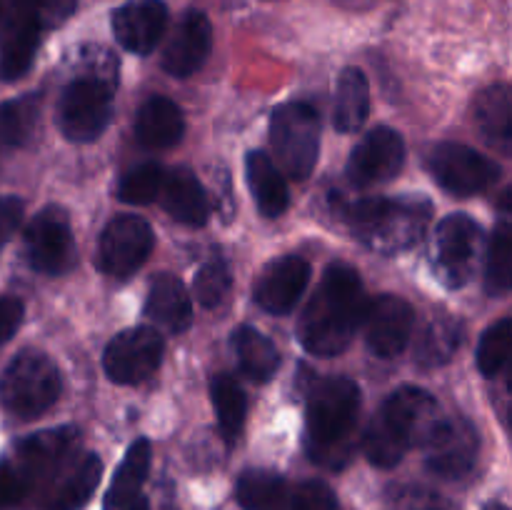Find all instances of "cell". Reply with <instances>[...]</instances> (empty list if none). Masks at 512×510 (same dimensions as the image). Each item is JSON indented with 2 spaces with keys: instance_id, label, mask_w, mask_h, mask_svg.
<instances>
[{
  "instance_id": "obj_44",
  "label": "cell",
  "mask_w": 512,
  "mask_h": 510,
  "mask_svg": "<svg viewBox=\"0 0 512 510\" xmlns=\"http://www.w3.org/2000/svg\"><path fill=\"white\" fill-rule=\"evenodd\" d=\"M483 510H508L503 503H488Z\"/></svg>"
},
{
  "instance_id": "obj_27",
  "label": "cell",
  "mask_w": 512,
  "mask_h": 510,
  "mask_svg": "<svg viewBox=\"0 0 512 510\" xmlns=\"http://www.w3.org/2000/svg\"><path fill=\"white\" fill-rule=\"evenodd\" d=\"M150 458H153V450H150V443L145 438L135 440L130 445L123 463L115 470L108 493H105L103 510H123L125 505L138 498L140 488H143L145 478H148Z\"/></svg>"
},
{
  "instance_id": "obj_37",
  "label": "cell",
  "mask_w": 512,
  "mask_h": 510,
  "mask_svg": "<svg viewBox=\"0 0 512 510\" xmlns=\"http://www.w3.org/2000/svg\"><path fill=\"white\" fill-rule=\"evenodd\" d=\"M163 173L165 170L158 163H143L128 170L118 183V198L130 205L153 203V200H158Z\"/></svg>"
},
{
  "instance_id": "obj_38",
  "label": "cell",
  "mask_w": 512,
  "mask_h": 510,
  "mask_svg": "<svg viewBox=\"0 0 512 510\" xmlns=\"http://www.w3.org/2000/svg\"><path fill=\"white\" fill-rule=\"evenodd\" d=\"M230 288H233V273L228 263L223 258H210L195 275L193 295L203 308H218L228 298Z\"/></svg>"
},
{
  "instance_id": "obj_24",
  "label": "cell",
  "mask_w": 512,
  "mask_h": 510,
  "mask_svg": "<svg viewBox=\"0 0 512 510\" xmlns=\"http://www.w3.org/2000/svg\"><path fill=\"white\" fill-rule=\"evenodd\" d=\"M0 28H3V45H0V80L13 83L23 78L33 65L35 53H38L40 33L33 23L0 15Z\"/></svg>"
},
{
  "instance_id": "obj_18",
  "label": "cell",
  "mask_w": 512,
  "mask_h": 510,
  "mask_svg": "<svg viewBox=\"0 0 512 510\" xmlns=\"http://www.w3.org/2000/svg\"><path fill=\"white\" fill-rule=\"evenodd\" d=\"M210 43H213V28L205 13L200 10H188L175 25L173 35H170L168 45L163 50V65L165 73L175 75V78H188L200 65L205 63L210 53Z\"/></svg>"
},
{
  "instance_id": "obj_30",
  "label": "cell",
  "mask_w": 512,
  "mask_h": 510,
  "mask_svg": "<svg viewBox=\"0 0 512 510\" xmlns=\"http://www.w3.org/2000/svg\"><path fill=\"white\" fill-rule=\"evenodd\" d=\"M235 498L245 510H288V483L273 470H245L235 485Z\"/></svg>"
},
{
  "instance_id": "obj_42",
  "label": "cell",
  "mask_w": 512,
  "mask_h": 510,
  "mask_svg": "<svg viewBox=\"0 0 512 510\" xmlns=\"http://www.w3.org/2000/svg\"><path fill=\"white\" fill-rule=\"evenodd\" d=\"M23 215H25L23 200L15 198V195H0V248L13 238V233L18 230Z\"/></svg>"
},
{
  "instance_id": "obj_8",
  "label": "cell",
  "mask_w": 512,
  "mask_h": 510,
  "mask_svg": "<svg viewBox=\"0 0 512 510\" xmlns=\"http://www.w3.org/2000/svg\"><path fill=\"white\" fill-rule=\"evenodd\" d=\"M270 143L285 173L305 180L318 163L320 120L308 103H283L270 115Z\"/></svg>"
},
{
  "instance_id": "obj_4",
  "label": "cell",
  "mask_w": 512,
  "mask_h": 510,
  "mask_svg": "<svg viewBox=\"0 0 512 510\" xmlns=\"http://www.w3.org/2000/svg\"><path fill=\"white\" fill-rule=\"evenodd\" d=\"M345 218L360 243L378 253L395 255L415 248L423 240L433 220V203L418 195L363 198L348 205Z\"/></svg>"
},
{
  "instance_id": "obj_45",
  "label": "cell",
  "mask_w": 512,
  "mask_h": 510,
  "mask_svg": "<svg viewBox=\"0 0 512 510\" xmlns=\"http://www.w3.org/2000/svg\"><path fill=\"white\" fill-rule=\"evenodd\" d=\"M3 3H5V0H0V10H3Z\"/></svg>"
},
{
  "instance_id": "obj_22",
  "label": "cell",
  "mask_w": 512,
  "mask_h": 510,
  "mask_svg": "<svg viewBox=\"0 0 512 510\" xmlns=\"http://www.w3.org/2000/svg\"><path fill=\"white\" fill-rule=\"evenodd\" d=\"M145 315H150L160 328L173 335L190 328V323H193V300H190L188 288H185L178 275L160 273L150 283Z\"/></svg>"
},
{
  "instance_id": "obj_14",
  "label": "cell",
  "mask_w": 512,
  "mask_h": 510,
  "mask_svg": "<svg viewBox=\"0 0 512 510\" xmlns=\"http://www.w3.org/2000/svg\"><path fill=\"white\" fill-rule=\"evenodd\" d=\"M425 465L445 480H458L473 470L480 438L465 418H443L423 443Z\"/></svg>"
},
{
  "instance_id": "obj_35",
  "label": "cell",
  "mask_w": 512,
  "mask_h": 510,
  "mask_svg": "<svg viewBox=\"0 0 512 510\" xmlns=\"http://www.w3.org/2000/svg\"><path fill=\"white\" fill-rule=\"evenodd\" d=\"M78 0H5L0 15L25 20L35 28H58L73 15Z\"/></svg>"
},
{
  "instance_id": "obj_5",
  "label": "cell",
  "mask_w": 512,
  "mask_h": 510,
  "mask_svg": "<svg viewBox=\"0 0 512 510\" xmlns=\"http://www.w3.org/2000/svg\"><path fill=\"white\" fill-rule=\"evenodd\" d=\"M60 373L40 350H23L0 375V405L18 420H35L60 398Z\"/></svg>"
},
{
  "instance_id": "obj_33",
  "label": "cell",
  "mask_w": 512,
  "mask_h": 510,
  "mask_svg": "<svg viewBox=\"0 0 512 510\" xmlns=\"http://www.w3.org/2000/svg\"><path fill=\"white\" fill-rule=\"evenodd\" d=\"M512 280V230L508 215H503L495 228L493 240L485 255V293L503 298L510 293Z\"/></svg>"
},
{
  "instance_id": "obj_21",
  "label": "cell",
  "mask_w": 512,
  "mask_h": 510,
  "mask_svg": "<svg viewBox=\"0 0 512 510\" xmlns=\"http://www.w3.org/2000/svg\"><path fill=\"white\" fill-rule=\"evenodd\" d=\"M185 133V118L178 103L165 95H153L140 105L135 115V138L150 150H165L180 143Z\"/></svg>"
},
{
  "instance_id": "obj_11",
  "label": "cell",
  "mask_w": 512,
  "mask_h": 510,
  "mask_svg": "<svg viewBox=\"0 0 512 510\" xmlns=\"http://www.w3.org/2000/svg\"><path fill=\"white\" fill-rule=\"evenodd\" d=\"M163 353V335L148 325H138L110 340L103 355V368L113 383L135 385L148 380L158 370Z\"/></svg>"
},
{
  "instance_id": "obj_10",
  "label": "cell",
  "mask_w": 512,
  "mask_h": 510,
  "mask_svg": "<svg viewBox=\"0 0 512 510\" xmlns=\"http://www.w3.org/2000/svg\"><path fill=\"white\" fill-rule=\"evenodd\" d=\"M428 170L438 185L458 198L478 195L498 180L500 168L463 143H440L430 150Z\"/></svg>"
},
{
  "instance_id": "obj_12",
  "label": "cell",
  "mask_w": 512,
  "mask_h": 510,
  "mask_svg": "<svg viewBox=\"0 0 512 510\" xmlns=\"http://www.w3.org/2000/svg\"><path fill=\"white\" fill-rule=\"evenodd\" d=\"M155 235L140 215H118L105 225L98 245V265L110 278H128L148 260Z\"/></svg>"
},
{
  "instance_id": "obj_29",
  "label": "cell",
  "mask_w": 512,
  "mask_h": 510,
  "mask_svg": "<svg viewBox=\"0 0 512 510\" xmlns=\"http://www.w3.org/2000/svg\"><path fill=\"white\" fill-rule=\"evenodd\" d=\"M233 350L238 355V365L253 383H268L280 368V353L268 335L260 333L253 325H240L233 333Z\"/></svg>"
},
{
  "instance_id": "obj_20",
  "label": "cell",
  "mask_w": 512,
  "mask_h": 510,
  "mask_svg": "<svg viewBox=\"0 0 512 510\" xmlns=\"http://www.w3.org/2000/svg\"><path fill=\"white\" fill-rule=\"evenodd\" d=\"M160 205L173 220L183 225H205L210 215V203L198 175L188 168H173L163 173L158 193Z\"/></svg>"
},
{
  "instance_id": "obj_1",
  "label": "cell",
  "mask_w": 512,
  "mask_h": 510,
  "mask_svg": "<svg viewBox=\"0 0 512 510\" xmlns=\"http://www.w3.org/2000/svg\"><path fill=\"white\" fill-rule=\"evenodd\" d=\"M365 308L368 298L358 270L345 263H333L300 315V343L318 358H335L360 330Z\"/></svg>"
},
{
  "instance_id": "obj_17",
  "label": "cell",
  "mask_w": 512,
  "mask_h": 510,
  "mask_svg": "<svg viewBox=\"0 0 512 510\" xmlns=\"http://www.w3.org/2000/svg\"><path fill=\"white\" fill-rule=\"evenodd\" d=\"M168 28L163 0H130L113 13L115 40L135 55H148Z\"/></svg>"
},
{
  "instance_id": "obj_23",
  "label": "cell",
  "mask_w": 512,
  "mask_h": 510,
  "mask_svg": "<svg viewBox=\"0 0 512 510\" xmlns=\"http://www.w3.org/2000/svg\"><path fill=\"white\" fill-rule=\"evenodd\" d=\"M245 178H248V188L253 193L255 205L265 218H280L288 210V183L263 150H250L245 155Z\"/></svg>"
},
{
  "instance_id": "obj_6",
  "label": "cell",
  "mask_w": 512,
  "mask_h": 510,
  "mask_svg": "<svg viewBox=\"0 0 512 510\" xmlns=\"http://www.w3.org/2000/svg\"><path fill=\"white\" fill-rule=\"evenodd\" d=\"M485 253V233L470 215L443 218L433 235V270L445 288H463L478 273Z\"/></svg>"
},
{
  "instance_id": "obj_25",
  "label": "cell",
  "mask_w": 512,
  "mask_h": 510,
  "mask_svg": "<svg viewBox=\"0 0 512 510\" xmlns=\"http://www.w3.org/2000/svg\"><path fill=\"white\" fill-rule=\"evenodd\" d=\"M100 478H103V460L95 453L80 455L48 493L45 510H80L95 493Z\"/></svg>"
},
{
  "instance_id": "obj_34",
  "label": "cell",
  "mask_w": 512,
  "mask_h": 510,
  "mask_svg": "<svg viewBox=\"0 0 512 510\" xmlns=\"http://www.w3.org/2000/svg\"><path fill=\"white\" fill-rule=\"evenodd\" d=\"M40 118V95H20V98L0 103V143L25 145L33 135Z\"/></svg>"
},
{
  "instance_id": "obj_15",
  "label": "cell",
  "mask_w": 512,
  "mask_h": 510,
  "mask_svg": "<svg viewBox=\"0 0 512 510\" xmlns=\"http://www.w3.org/2000/svg\"><path fill=\"white\" fill-rule=\"evenodd\" d=\"M413 323L415 310L408 300L398 295H378L375 300H368L360 328L365 330V345L370 353L388 360L408 348Z\"/></svg>"
},
{
  "instance_id": "obj_16",
  "label": "cell",
  "mask_w": 512,
  "mask_h": 510,
  "mask_svg": "<svg viewBox=\"0 0 512 510\" xmlns=\"http://www.w3.org/2000/svg\"><path fill=\"white\" fill-rule=\"evenodd\" d=\"M310 273V263L300 255H283L273 260L255 283V303L273 315L290 313L308 288Z\"/></svg>"
},
{
  "instance_id": "obj_31",
  "label": "cell",
  "mask_w": 512,
  "mask_h": 510,
  "mask_svg": "<svg viewBox=\"0 0 512 510\" xmlns=\"http://www.w3.org/2000/svg\"><path fill=\"white\" fill-rule=\"evenodd\" d=\"M465 328L458 318H438L433 323L425 325L420 333L418 343H415V360L423 368H438L453 360L458 353L460 343H463Z\"/></svg>"
},
{
  "instance_id": "obj_32",
  "label": "cell",
  "mask_w": 512,
  "mask_h": 510,
  "mask_svg": "<svg viewBox=\"0 0 512 510\" xmlns=\"http://www.w3.org/2000/svg\"><path fill=\"white\" fill-rule=\"evenodd\" d=\"M210 395H213L215 413H218L220 433H223V438L228 440V443H235L238 435L243 433L245 415H248V398H245V390L240 388L238 380L230 378L228 373H223L210 383Z\"/></svg>"
},
{
  "instance_id": "obj_41",
  "label": "cell",
  "mask_w": 512,
  "mask_h": 510,
  "mask_svg": "<svg viewBox=\"0 0 512 510\" xmlns=\"http://www.w3.org/2000/svg\"><path fill=\"white\" fill-rule=\"evenodd\" d=\"M23 300L13 298V295H3L0 298V348L18 333L20 323H23Z\"/></svg>"
},
{
  "instance_id": "obj_2",
  "label": "cell",
  "mask_w": 512,
  "mask_h": 510,
  "mask_svg": "<svg viewBox=\"0 0 512 510\" xmlns=\"http://www.w3.org/2000/svg\"><path fill=\"white\" fill-rule=\"evenodd\" d=\"M438 400L418 385H400L385 398L363 435L365 458L375 468H395L413 445H423L443 420Z\"/></svg>"
},
{
  "instance_id": "obj_28",
  "label": "cell",
  "mask_w": 512,
  "mask_h": 510,
  "mask_svg": "<svg viewBox=\"0 0 512 510\" xmlns=\"http://www.w3.org/2000/svg\"><path fill=\"white\" fill-rule=\"evenodd\" d=\"M475 123H478L480 133L488 140L493 148L500 153H510V140H512V125H510V88L508 85H490L488 90L478 95L473 105Z\"/></svg>"
},
{
  "instance_id": "obj_13",
  "label": "cell",
  "mask_w": 512,
  "mask_h": 510,
  "mask_svg": "<svg viewBox=\"0 0 512 510\" xmlns=\"http://www.w3.org/2000/svg\"><path fill=\"white\" fill-rule=\"evenodd\" d=\"M405 163V143L398 130L388 125L368 130L348 158V180L355 188H373L388 183Z\"/></svg>"
},
{
  "instance_id": "obj_40",
  "label": "cell",
  "mask_w": 512,
  "mask_h": 510,
  "mask_svg": "<svg viewBox=\"0 0 512 510\" xmlns=\"http://www.w3.org/2000/svg\"><path fill=\"white\" fill-rule=\"evenodd\" d=\"M30 483L23 478L10 458H0V510L15 508L23 503L30 493Z\"/></svg>"
},
{
  "instance_id": "obj_26",
  "label": "cell",
  "mask_w": 512,
  "mask_h": 510,
  "mask_svg": "<svg viewBox=\"0 0 512 510\" xmlns=\"http://www.w3.org/2000/svg\"><path fill=\"white\" fill-rule=\"evenodd\" d=\"M370 115V85L360 68H345L335 83L333 125L340 133H355Z\"/></svg>"
},
{
  "instance_id": "obj_43",
  "label": "cell",
  "mask_w": 512,
  "mask_h": 510,
  "mask_svg": "<svg viewBox=\"0 0 512 510\" xmlns=\"http://www.w3.org/2000/svg\"><path fill=\"white\" fill-rule=\"evenodd\" d=\"M123 510H150V505H148V500H145V498H140V495H138V498H135L133 503H128V505H125Z\"/></svg>"
},
{
  "instance_id": "obj_3",
  "label": "cell",
  "mask_w": 512,
  "mask_h": 510,
  "mask_svg": "<svg viewBox=\"0 0 512 510\" xmlns=\"http://www.w3.org/2000/svg\"><path fill=\"white\" fill-rule=\"evenodd\" d=\"M360 415L358 385L343 375L313 385L305 410V448L310 460L340 470L353 458V433Z\"/></svg>"
},
{
  "instance_id": "obj_7",
  "label": "cell",
  "mask_w": 512,
  "mask_h": 510,
  "mask_svg": "<svg viewBox=\"0 0 512 510\" xmlns=\"http://www.w3.org/2000/svg\"><path fill=\"white\" fill-rule=\"evenodd\" d=\"M113 118V85L105 75L88 73L70 80L58 100V125L73 143H90Z\"/></svg>"
},
{
  "instance_id": "obj_9",
  "label": "cell",
  "mask_w": 512,
  "mask_h": 510,
  "mask_svg": "<svg viewBox=\"0 0 512 510\" xmlns=\"http://www.w3.org/2000/svg\"><path fill=\"white\" fill-rule=\"evenodd\" d=\"M25 258L30 268L43 275H63L75 260V240L68 213L48 205L33 215L23 235Z\"/></svg>"
},
{
  "instance_id": "obj_19",
  "label": "cell",
  "mask_w": 512,
  "mask_h": 510,
  "mask_svg": "<svg viewBox=\"0 0 512 510\" xmlns=\"http://www.w3.org/2000/svg\"><path fill=\"white\" fill-rule=\"evenodd\" d=\"M75 440H78V430L63 425V428L43 430V433H35L30 438L20 440L18 448H15V458H10L15 463V468L23 473V478L28 480L30 488H35L43 475H50L53 470L60 468L68 453L73 450Z\"/></svg>"
},
{
  "instance_id": "obj_39",
  "label": "cell",
  "mask_w": 512,
  "mask_h": 510,
  "mask_svg": "<svg viewBox=\"0 0 512 510\" xmlns=\"http://www.w3.org/2000/svg\"><path fill=\"white\" fill-rule=\"evenodd\" d=\"M288 510H338V498L323 480H303L290 493Z\"/></svg>"
},
{
  "instance_id": "obj_36",
  "label": "cell",
  "mask_w": 512,
  "mask_h": 510,
  "mask_svg": "<svg viewBox=\"0 0 512 510\" xmlns=\"http://www.w3.org/2000/svg\"><path fill=\"white\" fill-rule=\"evenodd\" d=\"M512 323L510 318L498 320L483 333L478 343V368L485 378H495L505 368L510 355Z\"/></svg>"
}]
</instances>
